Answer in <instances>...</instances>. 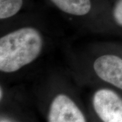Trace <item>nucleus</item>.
<instances>
[{
	"mask_svg": "<svg viewBox=\"0 0 122 122\" xmlns=\"http://www.w3.org/2000/svg\"><path fill=\"white\" fill-rule=\"evenodd\" d=\"M42 38L34 28L25 27L3 36L0 39V70L15 72L39 56Z\"/></svg>",
	"mask_w": 122,
	"mask_h": 122,
	"instance_id": "f257e3e1",
	"label": "nucleus"
},
{
	"mask_svg": "<svg viewBox=\"0 0 122 122\" xmlns=\"http://www.w3.org/2000/svg\"><path fill=\"white\" fill-rule=\"evenodd\" d=\"M54 4L66 13L83 16L91 9L90 0H50Z\"/></svg>",
	"mask_w": 122,
	"mask_h": 122,
	"instance_id": "39448f33",
	"label": "nucleus"
},
{
	"mask_svg": "<svg viewBox=\"0 0 122 122\" xmlns=\"http://www.w3.org/2000/svg\"><path fill=\"white\" fill-rule=\"evenodd\" d=\"M113 16L115 22L122 26V0H119L115 5L113 10Z\"/></svg>",
	"mask_w": 122,
	"mask_h": 122,
	"instance_id": "0eeeda50",
	"label": "nucleus"
},
{
	"mask_svg": "<svg viewBox=\"0 0 122 122\" xmlns=\"http://www.w3.org/2000/svg\"><path fill=\"white\" fill-rule=\"evenodd\" d=\"M22 3V0H0V18L13 16L20 10Z\"/></svg>",
	"mask_w": 122,
	"mask_h": 122,
	"instance_id": "423d86ee",
	"label": "nucleus"
},
{
	"mask_svg": "<svg viewBox=\"0 0 122 122\" xmlns=\"http://www.w3.org/2000/svg\"><path fill=\"white\" fill-rule=\"evenodd\" d=\"M48 122H86L80 109L69 97L59 94L50 105Z\"/></svg>",
	"mask_w": 122,
	"mask_h": 122,
	"instance_id": "7ed1b4c3",
	"label": "nucleus"
},
{
	"mask_svg": "<svg viewBox=\"0 0 122 122\" xmlns=\"http://www.w3.org/2000/svg\"><path fill=\"white\" fill-rule=\"evenodd\" d=\"M96 75L108 83L122 90V59L107 54L98 57L94 63Z\"/></svg>",
	"mask_w": 122,
	"mask_h": 122,
	"instance_id": "20e7f679",
	"label": "nucleus"
},
{
	"mask_svg": "<svg viewBox=\"0 0 122 122\" xmlns=\"http://www.w3.org/2000/svg\"><path fill=\"white\" fill-rule=\"evenodd\" d=\"M0 96H1V97H2V90L1 89V94H0Z\"/></svg>",
	"mask_w": 122,
	"mask_h": 122,
	"instance_id": "6e6552de",
	"label": "nucleus"
},
{
	"mask_svg": "<svg viewBox=\"0 0 122 122\" xmlns=\"http://www.w3.org/2000/svg\"><path fill=\"white\" fill-rule=\"evenodd\" d=\"M94 108L104 122H122V98L112 90L101 89L93 98Z\"/></svg>",
	"mask_w": 122,
	"mask_h": 122,
	"instance_id": "f03ea898",
	"label": "nucleus"
}]
</instances>
